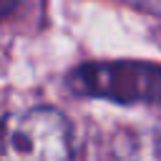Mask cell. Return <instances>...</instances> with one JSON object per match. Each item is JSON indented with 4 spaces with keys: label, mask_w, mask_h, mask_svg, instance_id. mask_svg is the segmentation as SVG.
Returning <instances> with one entry per match:
<instances>
[{
    "label": "cell",
    "mask_w": 161,
    "mask_h": 161,
    "mask_svg": "<svg viewBox=\"0 0 161 161\" xmlns=\"http://www.w3.org/2000/svg\"><path fill=\"white\" fill-rule=\"evenodd\" d=\"M80 96L106 98L113 103H153L161 101V65L143 60L86 63L68 78Z\"/></svg>",
    "instance_id": "6da1fadb"
},
{
    "label": "cell",
    "mask_w": 161,
    "mask_h": 161,
    "mask_svg": "<svg viewBox=\"0 0 161 161\" xmlns=\"http://www.w3.org/2000/svg\"><path fill=\"white\" fill-rule=\"evenodd\" d=\"M73 153L70 126L53 108H30L5 121L0 131V156L20 161H58Z\"/></svg>",
    "instance_id": "7a4b0ae2"
},
{
    "label": "cell",
    "mask_w": 161,
    "mask_h": 161,
    "mask_svg": "<svg viewBox=\"0 0 161 161\" xmlns=\"http://www.w3.org/2000/svg\"><path fill=\"white\" fill-rule=\"evenodd\" d=\"M13 8H15V0H0V18H3V15H8Z\"/></svg>",
    "instance_id": "3957f363"
}]
</instances>
